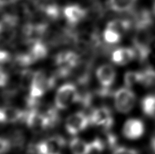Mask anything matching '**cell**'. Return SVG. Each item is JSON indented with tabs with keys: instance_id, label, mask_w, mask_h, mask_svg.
I'll list each match as a JSON object with an SVG mask.
<instances>
[{
	"instance_id": "obj_1",
	"label": "cell",
	"mask_w": 155,
	"mask_h": 154,
	"mask_svg": "<svg viewBox=\"0 0 155 154\" xmlns=\"http://www.w3.org/2000/svg\"><path fill=\"white\" fill-rule=\"evenodd\" d=\"M58 79L54 73L48 75L45 71L37 70L33 72L31 83L29 87V95L27 97L29 100L40 101L45 93L56 85Z\"/></svg>"
},
{
	"instance_id": "obj_2",
	"label": "cell",
	"mask_w": 155,
	"mask_h": 154,
	"mask_svg": "<svg viewBox=\"0 0 155 154\" xmlns=\"http://www.w3.org/2000/svg\"><path fill=\"white\" fill-rule=\"evenodd\" d=\"M81 60V56L76 51L71 50L60 51L54 57L55 66L54 74L58 79L71 76Z\"/></svg>"
},
{
	"instance_id": "obj_3",
	"label": "cell",
	"mask_w": 155,
	"mask_h": 154,
	"mask_svg": "<svg viewBox=\"0 0 155 154\" xmlns=\"http://www.w3.org/2000/svg\"><path fill=\"white\" fill-rule=\"evenodd\" d=\"M49 45L44 40L37 41L28 45V49L15 56V63L21 67H27L44 60L48 54Z\"/></svg>"
},
{
	"instance_id": "obj_4",
	"label": "cell",
	"mask_w": 155,
	"mask_h": 154,
	"mask_svg": "<svg viewBox=\"0 0 155 154\" xmlns=\"http://www.w3.org/2000/svg\"><path fill=\"white\" fill-rule=\"evenodd\" d=\"M80 91L74 83L67 82L61 85L54 96V107L58 110H64L72 104H77Z\"/></svg>"
},
{
	"instance_id": "obj_5",
	"label": "cell",
	"mask_w": 155,
	"mask_h": 154,
	"mask_svg": "<svg viewBox=\"0 0 155 154\" xmlns=\"http://www.w3.org/2000/svg\"><path fill=\"white\" fill-rule=\"evenodd\" d=\"M49 30L46 21H34L24 24L21 30L23 41L27 45L37 41L44 40Z\"/></svg>"
},
{
	"instance_id": "obj_6",
	"label": "cell",
	"mask_w": 155,
	"mask_h": 154,
	"mask_svg": "<svg viewBox=\"0 0 155 154\" xmlns=\"http://www.w3.org/2000/svg\"><path fill=\"white\" fill-rule=\"evenodd\" d=\"M114 104L116 110L123 114H127L133 110L136 105V96L131 88L121 87L113 94Z\"/></svg>"
},
{
	"instance_id": "obj_7",
	"label": "cell",
	"mask_w": 155,
	"mask_h": 154,
	"mask_svg": "<svg viewBox=\"0 0 155 154\" xmlns=\"http://www.w3.org/2000/svg\"><path fill=\"white\" fill-rule=\"evenodd\" d=\"M91 125L109 131L114 124L112 110L107 106H99L93 108L89 113Z\"/></svg>"
},
{
	"instance_id": "obj_8",
	"label": "cell",
	"mask_w": 155,
	"mask_h": 154,
	"mask_svg": "<svg viewBox=\"0 0 155 154\" xmlns=\"http://www.w3.org/2000/svg\"><path fill=\"white\" fill-rule=\"evenodd\" d=\"M91 125L89 115L85 112L79 111L73 113L65 121V129L72 136H77Z\"/></svg>"
},
{
	"instance_id": "obj_9",
	"label": "cell",
	"mask_w": 155,
	"mask_h": 154,
	"mask_svg": "<svg viewBox=\"0 0 155 154\" xmlns=\"http://www.w3.org/2000/svg\"><path fill=\"white\" fill-rule=\"evenodd\" d=\"M66 140L61 135H53L38 142L35 146L37 154H62Z\"/></svg>"
},
{
	"instance_id": "obj_10",
	"label": "cell",
	"mask_w": 155,
	"mask_h": 154,
	"mask_svg": "<svg viewBox=\"0 0 155 154\" xmlns=\"http://www.w3.org/2000/svg\"><path fill=\"white\" fill-rule=\"evenodd\" d=\"M89 16V10L80 5L70 4L62 8V17L68 26L75 28Z\"/></svg>"
},
{
	"instance_id": "obj_11",
	"label": "cell",
	"mask_w": 155,
	"mask_h": 154,
	"mask_svg": "<svg viewBox=\"0 0 155 154\" xmlns=\"http://www.w3.org/2000/svg\"><path fill=\"white\" fill-rule=\"evenodd\" d=\"M145 125L143 121L138 118H130L124 123L122 134L128 140H135L141 138L145 134Z\"/></svg>"
},
{
	"instance_id": "obj_12",
	"label": "cell",
	"mask_w": 155,
	"mask_h": 154,
	"mask_svg": "<svg viewBox=\"0 0 155 154\" xmlns=\"http://www.w3.org/2000/svg\"><path fill=\"white\" fill-rule=\"evenodd\" d=\"M95 75L100 84V87L111 88L117 78V72L112 65L102 64L98 67Z\"/></svg>"
},
{
	"instance_id": "obj_13",
	"label": "cell",
	"mask_w": 155,
	"mask_h": 154,
	"mask_svg": "<svg viewBox=\"0 0 155 154\" xmlns=\"http://www.w3.org/2000/svg\"><path fill=\"white\" fill-rule=\"evenodd\" d=\"M137 58L136 50L130 47H120L111 51L110 60L118 66H125Z\"/></svg>"
},
{
	"instance_id": "obj_14",
	"label": "cell",
	"mask_w": 155,
	"mask_h": 154,
	"mask_svg": "<svg viewBox=\"0 0 155 154\" xmlns=\"http://www.w3.org/2000/svg\"><path fill=\"white\" fill-rule=\"evenodd\" d=\"M69 148L72 154H91L94 151L92 142L74 136L69 141Z\"/></svg>"
},
{
	"instance_id": "obj_15",
	"label": "cell",
	"mask_w": 155,
	"mask_h": 154,
	"mask_svg": "<svg viewBox=\"0 0 155 154\" xmlns=\"http://www.w3.org/2000/svg\"><path fill=\"white\" fill-rule=\"evenodd\" d=\"M138 0H107V6L118 14H130L134 9Z\"/></svg>"
},
{
	"instance_id": "obj_16",
	"label": "cell",
	"mask_w": 155,
	"mask_h": 154,
	"mask_svg": "<svg viewBox=\"0 0 155 154\" xmlns=\"http://www.w3.org/2000/svg\"><path fill=\"white\" fill-rule=\"evenodd\" d=\"M5 116L6 123H17L24 122L26 110H23L14 107H6L3 108Z\"/></svg>"
},
{
	"instance_id": "obj_17",
	"label": "cell",
	"mask_w": 155,
	"mask_h": 154,
	"mask_svg": "<svg viewBox=\"0 0 155 154\" xmlns=\"http://www.w3.org/2000/svg\"><path fill=\"white\" fill-rule=\"evenodd\" d=\"M106 26L117 30L123 36L133 28V24L131 19H127V18L126 19L125 18L124 19V18H118V19L111 20L107 23Z\"/></svg>"
},
{
	"instance_id": "obj_18",
	"label": "cell",
	"mask_w": 155,
	"mask_h": 154,
	"mask_svg": "<svg viewBox=\"0 0 155 154\" xmlns=\"http://www.w3.org/2000/svg\"><path fill=\"white\" fill-rule=\"evenodd\" d=\"M141 109L145 116L155 119V92L148 94L142 98Z\"/></svg>"
},
{
	"instance_id": "obj_19",
	"label": "cell",
	"mask_w": 155,
	"mask_h": 154,
	"mask_svg": "<svg viewBox=\"0 0 155 154\" xmlns=\"http://www.w3.org/2000/svg\"><path fill=\"white\" fill-rule=\"evenodd\" d=\"M142 72V82L141 85L146 88L154 91L155 92V67L148 66L141 70Z\"/></svg>"
},
{
	"instance_id": "obj_20",
	"label": "cell",
	"mask_w": 155,
	"mask_h": 154,
	"mask_svg": "<svg viewBox=\"0 0 155 154\" xmlns=\"http://www.w3.org/2000/svg\"><path fill=\"white\" fill-rule=\"evenodd\" d=\"M123 35L117 30L106 26L102 33V39L105 44L109 46H114L121 42Z\"/></svg>"
},
{
	"instance_id": "obj_21",
	"label": "cell",
	"mask_w": 155,
	"mask_h": 154,
	"mask_svg": "<svg viewBox=\"0 0 155 154\" xmlns=\"http://www.w3.org/2000/svg\"><path fill=\"white\" fill-rule=\"evenodd\" d=\"M124 84L128 88H132L136 85H141L142 72L139 71H128L124 75Z\"/></svg>"
},
{
	"instance_id": "obj_22",
	"label": "cell",
	"mask_w": 155,
	"mask_h": 154,
	"mask_svg": "<svg viewBox=\"0 0 155 154\" xmlns=\"http://www.w3.org/2000/svg\"><path fill=\"white\" fill-rule=\"evenodd\" d=\"M111 154H139V152L133 148L124 146H118L114 149Z\"/></svg>"
},
{
	"instance_id": "obj_23",
	"label": "cell",
	"mask_w": 155,
	"mask_h": 154,
	"mask_svg": "<svg viewBox=\"0 0 155 154\" xmlns=\"http://www.w3.org/2000/svg\"><path fill=\"white\" fill-rule=\"evenodd\" d=\"M12 60V56L8 51L0 49V66L8 63Z\"/></svg>"
},
{
	"instance_id": "obj_24",
	"label": "cell",
	"mask_w": 155,
	"mask_h": 154,
	"mask_svg": "<svg viewBox=\"0 0 155 154\" xmlns=\"http://www.w3.org/2000/svg\"><path fill=\"white\" fill-rule=\"evenodd\" d=\"M9 81V75L7 72L0 67V88H4L7 85Z\"/></svg>"
},
{
	"instance_id": "obj_25",
	"label": "cell",
	"mask_w": 155,
	"mask_h": 154,
	"mask_svg": "<svg viewBox=\"0 0 155 154\" xmlns=\"http://www.w3.org/2000/svg\"><path fill=\"white\" fill-rule=\"evenodd\" d=\"M150 145H151V149H152V151L155 153V134L152 137H151Z\"/></svg>"
},
{
	"instance_id": "obj_26",
	"label": "cell",
	"mask_w": 155,
	"mask_h": 154,
	"mask_svg": "<svg viewBox=\"0 0 155 154\" xmlns=\"http://www.w3.org/2000/svg\"><path fill=\"white\" fill-rule=\"evenodd\" d=\"M1 1H2V2L3 3V5H5L11 4V3L16 2H18V0H1Z\"/></svg>"
},
{
	"instance_id": "obj_27",
	"label": "cell",
	"mask_w": 155,
	"mask_h": 154,
	"mask_svg": "<svg viewBox=\"0 0 155 154\" xmlns=\"http://www.w3.org/2000/svg\"><path fill=\"white\" fill-rule=\"evenodd\" d=\"M3 6H5V5H3V3L2 2L1 0H0V11H1V9H2V8Z\"/></svg>"
},
{
	"instance_id": "obj_28",
	"label": "cell",
	"mask_w": 155,
	"mask_h": 154,
	"mask_svg": "<svg viewBox=\"0 0 155 154\" xmlns=\"http://www.w3.org/2000/svg\"><path fill=\"white\" fill-rule=\"evenodd\" d=\"M154 12H155V4H154Z\"/></svg>"
}]
</instances>
